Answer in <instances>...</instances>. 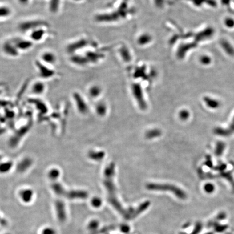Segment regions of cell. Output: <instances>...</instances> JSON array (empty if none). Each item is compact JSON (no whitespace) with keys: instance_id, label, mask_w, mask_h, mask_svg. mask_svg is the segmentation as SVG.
<instances>
[{"instance_id":"cell-19","label":"cell","mask_w":234,"mask_h":234,"mask_svg":"<svg viewBox=\"0 0 234 234\" xmlns=\"http://www.w3.org/2000/svg\"><path fill=\"white\" fill-rule=\"evenodd\" d=\"M161 134H162L161 131L159 129L155 128V129L150 130L148 131L147 132H146L145 136L147 139H153L155 138L159 137L160 135H161Z\"/></svg>"},{"instance_id":"cell-21","label":"cell","mask_w":234,"mask_h":234,"mask_svg":"<svg viewBox=\"0 0 234 234\" xmlns=\"http://www.w3.org/2000/svg\"><path fill=\"white\" fill-rule=\"evenodd\" d=\"M97 112L98 115H104L106 114V107L105 105L104 104H99L97 105Z\"/></svg>"},{"instance_id":"cell-9","label":"cell","mask_w":234,"mask_h":234,"mask_svg":"<svg viewBox=\"0 0 234 234\" xmlns=\"http://www.w3.org/2000/svg\"><path fill=\"white\" fill-rule=\"evenodd\" d=\"M56 217L60 222H65L67 218V212L65 205L62 201H57L55 203Z\"/></svg>"},{"instance_id":"cell-25","label":"cell","mask_w":234,"mask_h":234,"mask_svg":"<svg viewBox=\"0 0 234 234\" xmlns=\"http://www.w3.org/2000/svg\"><path fill=\"white\" fill-rule=\"evenodd\" d=\"M41 234H55L54 229L50 228H47L43 230Z\"/></svg>"},{"instance_id":"cell-12","label":"cell","mask_w":234,"mask_h":234,"mask_svg":"<svg viewBox=\"0 0 234 234\" xmlns=\"http://www.w3.org/2000/svg\"><path fill=\"white\" fill-rule=\"evenodd\" d=\"M133 93L140 108L142 110H145L147 107V105L142 95V91L139 87L135 86L133 88Z\"/></svg>"},{"instance_id":"cell-18","label":"cell","mask_w":234,"mask_h":234,"mask_svg":"<svg viewBox=\"0 0 234 234\" xmlns=\"http://www.w3.org/2000/svg\"><path fill=\"white\" fill-rule=\"evenodd\" d=\"M105 153L103 151H92L89 153V157L92 159L100 161L104 158Z\"/></svg>"},{"instance_id":"cell-26","label":"cell","mask_w":234,"mask_h":234,"mask_svg":"<svg viewBox=\"0 0 234 234\" xmlns=\"http://www.w3.org/2000/svg\"><path fill=\"white\" fill-rule=\"evenodd\" d=\"M214 187L212 185L210 184H208L204 187L205 190L208 192H213Z\"/></svg>"},{"instance_id":"cell-10","label":"cell","mask_w":234,"mask_h":234,"mask_svg":"<svg viewBox=\"0 0 234 234\" xmlns=\"http://www.w3.org/2000/svg\"><path fill=\"white\" fill-rule=\"evenodd\" d=\"M18 194L20 200L26 204H28L31 202L34 198V191L29 188L21 189L18 192Z\"/></svg>"},{"instance_id":"cell-23","label":"cell","mask_w":234,"mask_h":234,"mask_svg":"<svg viewBox=\"0 0 234 234\" xmlns=\"http://www.w3.org/2000/svg\"><path fill=\"white\" fill-rule=\"evenodd\" d=\"M100 93V90L99 87L97 86H93V87L91 88L90 90V94L91 96L93 97H95L98 96Z\"/></svg>"},{"instance_id":"cell-15","label":"cell","mask_w":234,"mask_h":234,"mask_svg":"<svg viewBox=\"0 0 234 234\" xmlns=\"http://www.w3.org/2000/svg\"><path fill=\"white\" fill-rule=\"evenodd\" d=\"M13 10L11 7L6 5H0V20L8 18L11 16Z\"/></svg>"},{"instance_id":"cell-4","label":"cell","mask_w":234,"mask_h":234,"mask_svg":"<svg viewBox=\"0 0 234 234\" xmlns=\"http://www.w3.org/2000/svg\"><path fill=\"white\" fill-rule=\"evenodd\" d=\"M11 40L20 52L29 51L34 46V42L30 38L15 37L11 38Z\"/></svg>"},{"instance_id":"cell-7","label":"cell","mask_w":234,"mask_h":234,"mask_svg":"<svg viewBox=\"0 0 234 234\" xmlns=\"http://www.w3.org/2000/svg\"><path fill=\"white\" fill-rule=\"evenodd\" d=\"M48 27H41L34 30L29 34V38L34 42H38L43 40L48 35Z\"/></svg>"},{"instance_id":"cell-20","label":"cell","mask_w":234,"mask_h":234,"mask_svg":"<svg viewBox=\"0 0 234 234\" xmlns=\"http://www.w3.org/2000/svg\"><path fill=\"white\" fill-rule=\"evenodd\" d=\"M71 197L72 198H85L87 197V193L85 192H75L71 194Z\"/></svg>"},{"instance_id":"cell-2","label":"cell","mask_w":234,"mask_h":234,"mask_svg":"<svg viewBox=\"0 0 234 234\" xmlns=\"http://www.w3.org/2000/svg\"><path fill=\"white\" fill-rule=\"evenodd\" d=\"M146 188L150 190L156 191H167L173 193L180 199L186 198V194L180 188L170 184H159V183H149L146 185Z\"/></svg>"},{"instance_id":"cell-5","label":"cell","mask_w":234,"mask_h":234,"mask_svg":"<svg viewBox=\"0 0 234 234\" xmlns=\"http://www.w3.org/2000/svg\"><path fill=\"white\" fill-rule=\"evenodd\" d=\"M2 50L3 53L9 58H17L20 54V52L14 44L11 39L5 41L3 43Z\"/></svg>"},{"instance_id":"cell-16","label":"cell","mask_w":234,"mask_h":234,"mask_svg":"<svg viewBox=\"0 0 234 234\" xmlns=\"http://www.w3.org/2000/svg\"><path fill=\"white\" fill-rule=\"evenodd\" d=\"M61 171L58 168L53 167L50 169L47 172L48 178L53 182H56L61 176Z\"/></svg>"},{"instance_id":"cell-1","label":"cell","mask_w":234,"mask_h":234,"mask_svg":"<svg viewBox=\"0 0 234 234\" xmlns=\"http://www.w3.org/2000/svg\"><path fill=\"white\" fill-rule=\"evenodd\" d=\"M41 27H49V23L47 21L42 19L33 18L23 21L18 25L20 31L24 33H30L34 30Z\"/></svg>"},{"instance_id":"cell-27","label":"cell","mask_w":234,"mask_h":234,"mask_svg":"<svg viewBox=\"0 0 234 234\" xmlns=\"http://www.w3.org/2000/svg\"><path fill=\"white\" fill-rule=\"evenodd\" d=\"M98 224L96 221H92V222H91L89 225H88V227L90 229H95L98 227Z\"/></svg>"},{"instance_id":"cell-6","label":"cell","mask_w":234,"mask_h":234,"mask_svg":"<svg viewBox=\"0 0 234 234\" xmlns=\"http://www.w3.org/2000/svg\"><path fill=\"white\" fill-rule=\"evenodd\" d=\"M87 43L86 40L83 38L73 40L69 43L66 46V51L70 55L77 53L79 50L85 46Z\"/></svg>"},{"instance_id":"cell-22","label":"cell","mask_w":234,"mask_h":234,"mask_svg":"<svg viewBox=\"0 0 234 234\" xmlns=\"http://www.w3.org/2000/svg\"><path fill=\"white\" fill-rule=\"evenodd\" d=\"M91 203L93 207L99 208V207L101 206L102 202H101V200L100 198H98V197H94V198H92V200L91 202Z\"/></svg>"},{"instance_id":"cell-11","label":"cell","mask_w":234,"mask_h":234,"mask_svg":"<svg viewBox=\"0 0 234 234\" xmlns=\"http://www.w3.org/2000/svg\"><path fill=\"white\" fill-rule=\"evenodd\" d=\"M70 61L73 65L77 66H83L88 62L86 56L81 55V54L78 53L71 55Z\"/></svg>"},{"instance_id":"cell-17","label":"cell","mask_w":234,"mask_h":234,"mask_svg":"<svg viewBox=\"0 0 234 234\" xmlns=\"http://www.w3.org/2000/svg\"><path fill=\"white\" fill-rule=\"evenodd\" d=\"M74 95H75V99L77 101L78 105L79 106V108L80 109L81 112H86L87 111L88 108L85 102L84 101L83 99H82V98L79 93H75Z\"/></svg>"},{"instance_id":"cell-13","label":"cell","mask_w":234,"mask_h":234,"mask_svg":"<svg viewBox=\"0 0 234 234\" xmlns=\"http://www.w3.org/2000/svg\"><path fill=\"white\" fill-rule=\"evenodd\" d=\"M46 89V86L43 81L41 80L34 82L31 88L32 92L35 95H41L43 94L45 92Z\"/></svg>"},{"instance_id":"cell-24","label":"cell","mask_w":234,"mask_h":234,"mask_svg":"<svg viewBox=\"0 0 234 234\" xmlns=\"http://www.w3.org/2000/svg\"><path fill=\"white\" fill-rule=\"evenodd\" d=\"M179 115H180V117L181 119L185 120L188 119L189 118L190 114H189V112L188 111L184 110H182L180 111Z\"/></svg>"},{"instance_id":"cell-3","label":"cell","mask_w":234,"mask_h":234,"mask_svg":"<svg viewBox=\"0 0 234 234\" xmlns=\"http://www.w3.org/2000/svg\"><path fill=\"white\" fill-rule=\"evenodd\" d=\"M35 66L39 77L42 79H52L56 75V71L54 70L53 66L43 63L40 59L35 61Z\"/></svg>"},{"instance_id":"cell-28","label":"cell","mask_w":234,"mask_h":234,"mask_svg":"<svg viewBox=\"0 0 234 234\" xmlns=\"http://www.w3.org/2000/svg\"><path fill=\"white\" fill-rule=\"evenodd\" d=\"M30 0H18V2L21 5H27Z\"/></svg>"},{"instance_id":"cell-14","label":"cell","mask_w":234,"mask_h":234,"mask_svg":"<svg viewBox=\"0 0 234 234\" xmlns=\"http://www.w3.org/2000/svg\"><path fill=\"white\" fill-rule=\"evenodd\" d=\"M61 0H50L48 9L50 13L56 14L61 9Z\"/></svg>"},{"instance_id":"cell-8","label":"cell","mask_w":234,"mask_h":234,"mask_svg":"<svg viewBox=\"0 0 234 234\" xmlns=\"http://www.w3.org/2000/svg\"><path fill=\"white\" fill-rule=\"evenodd\" d=\"M40 60L48 65L53 66L58 61V57L54 52L50 50H46L41 54Z\"/></svg>"}]
</instances>
